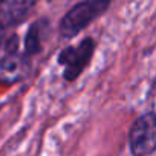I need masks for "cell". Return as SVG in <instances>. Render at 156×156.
Masks as SVG:
<instances>
[{"label": "cell", "mask_w": 156, "mask_h": 156, "mask_svg": "<svg viewBox=\"0 0 156 156\" xmlns=\"http://www.w3.org/2000/svg\"><path fill=\"white\" fill-rule=\"evenodd\" d=\"M110 5V0H84L75 5L63 17L60 23V32L63 37L70 38L87 28L95 19H98Z\"/></svg>", "instance_id": "1"}, {"label": "cell", "mask_w": 156, "mask_h": 156, "mask_svg": "<svg viewBox=\"0 0 156 156\" xmlns=\"http://www.w3.org/2000/svg\"><path fill=\"white\" fill-rule=\"evenodd\" d=\"M130 151L133 156H150L156 147V121L153 112L141 115L129 133Z\"/></svg>", "instance_id": "2"}, {"label": "cell", "mask_w": 156, "mask_h": 156, "mask_svg": "<svg viewBox=\"0 0 156 156\" xmlns=\"http://www.w3.org/2000/svg\"><path fill=\"white\" fill-rule=\"evenodd\" d=\"M94 49H95L94 40L86 38L78 46H75V48L69 46L60 54L58 63L64 66V80L66 81H73L80 76V73L89 64Z\"/></svg>", "instance_id": "3"}, {"label": "cell", "mask_w": 156, "mask_h": 156, "mask_svg": "<svg viewBox=\"0 0 156 156\" xmlns=\"http://www.w3.org/2000/svg\"><path fill=\"white\" fill-rule=\"evenodd\" d=\"M35 5V0H0V28L6 29L23 22Z\"/></svg>", "instance_id": "4"}, {"label": "cell", "mask_w": 156, "mask_h": 156, "mask_svg": "<svg viewBox=\"0 0 156 156\" xmlns=\"http://www.w3.org/2000/svg\"><path fill=\"white\" fill-rule=\"evenodd\" d=\"M29 67L28 58L17 52H8L0 60V83L12 84L20 81Z\"/></svg>", "instance_id": "5"}, {"label": "cell", "mask_w": 156, "mask_h": 156, "mask_svg": "<svg viewBox=\"0 0 156 156\" xmlns=\"http://www.w3.org/2000/svg\"><path fill=\"white\" fill-rule=\"evenodd\" d=\"M41 49V35H40V23H35L29 28L25 38V51L28 55H34Z\"/></svg>", "instance_id": "6"}]
</instances>
